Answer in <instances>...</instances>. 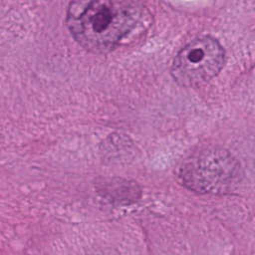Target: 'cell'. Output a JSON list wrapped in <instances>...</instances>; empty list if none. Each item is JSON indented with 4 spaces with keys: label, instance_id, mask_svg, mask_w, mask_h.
Segmentation results:
<instances>
[{
    "label": "cell",
    "instance_id": "2",
    "mask_svg": "<svg viewBox=\"0 0 255 255\" xmlns=\"http://www.w3.org/2000/svg\"><path fill=\"white\" fill-rule=\"evenodd\" d=\"M179 177L182 183L193 191L220 193L236 186L240 179V167L227 150L220 147H203L183 160Z\"/></svg>",
    "mask_w": 255,
    "mask_h": 255
},
{
    "label": "cell",
    "instance_id": "3",
    "mask_svg": "<svg viewBox=\"0 0 255 255\" xmlns=\"http://www.w3.org/2000/svg\"><path fill=\"white\" fill-rule=\"evenodd\" d=\"M225 52L211 36H199L185 44L174 57L170 75L181 87L200 86L214 78L222 69Z\"/></svg>",
    "mask_w": 255,
    "mask_h": 255
},
{
    "label": "cell",
    "instance_id": "1",
    "mask_svg": "<svg viewBox=\"0 0 255 255\" xmlns=\"http://www.w3.org/2000/svg\"><path fill=\"white\" fill-rule=\"evenodd\" d=\"M142 2L131 0H79L67 8L66 25L74 39L95 54L108 53L148 23Z\"/></svg>",
    "mask_w": 255,
    "mask_h": 255
}]
</instances>
